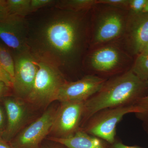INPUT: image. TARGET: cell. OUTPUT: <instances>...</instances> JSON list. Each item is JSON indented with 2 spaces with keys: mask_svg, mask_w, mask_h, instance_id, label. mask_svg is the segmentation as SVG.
<instances>
[{
  "mask_svg": "<svg viewBox=\"0 0 148 148\" xmlns=\"http://www.w3.org/2000/svg\"><path fill=\"white\" fill-rule=\"evenodd\" d=\"M91 10L71 11L53 5L27 16V45L35 60L62 73L84 65L89 48Z\"/></svg>",
  "mask_w": 148,
  "mask_h": 148,
  "instance_id": "1",
  "label": "cell"
},
{
  "mask_svg": "<svg viewBox=\"0 0 148 148\" xmlns=\"http://www.w3.org/2000/svg\"><path fill=\"white\" fill-rule=\"evenodd\" d=\"M147 86L130 69L107 80L100 90L85 102L82 121L85 123L92 115L103 109L135 105L145 95Z\"/></svg>",
  "mask_w": 148,
  "mask_h": 148,
  "instance_id": "2",
  "label": "cell"
},
{
  "mask_svg": "<svg viewBox=\"0 0 148 148\" xmlns=\"http://www.w3.org/2000/svg\"><path fill=\"white\" fill-rule=\"evenodd\" d=\"M102 5L91 13L89 48L92 49L122 39L126 29L128 11Z\"/></svg>",
  "mask_w": 148,
  "mask_h": 148,
  "instance_id": "3",
  "label": "cell"
},
{
  "mask_svg": "<svg viewBox=\"0 0 148 148\" xmlns=\"http://www.w3.org/2000/svg\"><path fill=\"white\" fill-rule=\"evenodd\" d=\"M142 112V109L135 105L103 109L90 117L82 129L112 145L116 141L117 125L123 117L130 113Z\"/></svg>",
  "mask_w": 148,
  "mask_h": 148,
  "instance_id": "4",
  "label": "cell"
},
{
  "mask_svg": "<svg viewBox=\"0 0 148 148\" xmlns=\"http://www.w3.org/2000/svg\"><path fill=\"white\" fill-rule=\"evenodd\" d=\"M37 63L38 69L34 82L25 100L36 106H45L55 101L60 88L67 80L57 68L43 62Z\"/></svg>",
  "mask_w": 148,
  "mask_h": 148,
  "instance_id": "5",
  "label": "cell"
},
{
  "mask_svg": "<svg viewBox=\"0 0 148 148\" xmlns=\"http://www.w3.org/2000/svg\"><path fill=\"white\" fill-rule=\"evenodd\" d=\"M130 56L119 45L111 43L93 49L85 58L92 71L110 75L121 72L128 64Z\"/></svg>",
  "mask_w": 148,
  "mask_h": 148,
  "instance_id": "6",
  "label": "cell"
},
{
  "mask_svg": "<svg viewBox=\"0 0 148 148\" xmlns=\"http://www.w3.org/2000/svg\"><path fill=\"white\" fill-rule=\"evenodd\" d=\"M85 102H61L56 111L50 132L55 138H67L73 136L80 129L84 112Z\"/></svg>",
  "mask_w": 148,
  "mask_h": 148,
  "instance_id": "7",
  "label": "cell"
},
{
  "mask_svg": "<svg viewBox=\"0 0 148 148\" xmlns=\"http://www.w3.org/2000/svg\"><path fill=\"white\" fill-rule=\"evenodd\" d=\"M14 63V75L12 89L19 98L24 100L32 90L38 67L29 50L12 53Z\"/></svg>",
  "mask_w": 148,
  "mask_h": 148,
  "instance_id": "8",
  "label": "cell"
},
{
  "mask_svg": "<svg viewBox=\"0 0 148 148\" xmlns=\"http://www.w3.org/2000/svg\"><path fill=\"white\" fill-rule=\"evenodd\" d=\"M27 18L9 15L0 18V40L12 53L29 50Z\"/></svg>",
  "mask_w": 148,
  "mask_h": 148,
  "instance_id": "9",
  "label": "cell"
},
{
  "mask_svg": "<svg viewBox=\"0 0 148 148\" xmlns=\"http://www.w3.org/2000/svg\"><path fill=\"white\" fill-rule=\"evenodd\" d=\"M56 111L48 109L16 135L10 143L13 148H39L42 140L50 132Z\"/></svg>",
  "mask_w": 148,
  "mask_h": 148,
  "instance_id": "10",
  "label": "cell"
},
{
  "mask_svg": "<svg viewBox=\"0 0 148 148\" xmlns=\"http://www.w3.org/2000/svg\"><path fill=\"white\" fill-rule=\"evenodd\" d=\"M107 79L95 75H87L75 81H66L60 88L55 101L85 102L100 90Z\"/></svg>",
  "mask_w": 148,
  "mask_h": 148,
  "instance_id": "11",
  "label": "cell"
},
{
  "mask_svg": "<svg viewBox=\"0 0 148 148\" xmlns=\"http://www.w3.org/2000/svg\"><path fill=\"white\" fill-rule=\"evenodd\" d=\"M122 39L128 53L136 56L141 53L148 42V13L133 14L129 12Z\"/></svg>",
  "mask_w": 148,
  "mask_h": 148,
  "instance_id": "12",
  "label": "cell"
},
{
  "mask_svg": "<svg viewBox=\"0 0 148 148\" xmlns=\"http://www.w3.org/2000/svg\"><path fill=\"white\" fill-rule=\"evenodd\" d=\"M20 99L7 98L4 101L7 123L1 136L8 142L11 141L16 136L26 119V108Z\"/></svg>",
  "mask_w": 148,
  "mask_h": 148,
  "instance_id": "13",
  "label": "cell"
},
{
  "mask_svg": "<svg viewBox=\"0 0 148 148\" xmlns=\"http://www.w3.org/2000/svg\"><path fill=\"white\" fill-rule=\"evenodd\" d=\"M50 140L66 148H110V146H108L106 141L88 134L82 128L70 138L51 137Z\"/></svg>",
  "mask_w": 148,
  "mask_h": 148,
  "instance_id": "14",
  "label": "cell"
},
{
  "mask_svg": "<svg viewBox=\"0 0 148 148\" xmlns=\"http://www.w3.org/2000/svg\"><path fill=\"white\" fill-rule=\"evenodd\" d=\"M96 5V0H60L54 6L64 10L81 12L90 10Z\"/></svg>",
  "mask_w": 148,
  "mask_h": 148,
  "instance_id": "15",
  "label": "cell"
},
{
  "mask_svg": "<svg viewBox=\"0 0 148 148\" xmlns=\"http://www.w3.org/2000/svg\"><path fill=\"white\" fill-rule=\"evenodd\" d=\"M9 15L26 18L30 12L31 0H7Z\"/></svg>",
  "mask_w": 148,
  "mask_h": 148,
  "instance_id": "16",
  "label": "cell"
},
{
  "mask_svg": "<svg viewBox=\"0 0 148 148\" xmlns=\"http://www.w3.org/2000/svg\"><path fill=\"white\" fill-rule=\"evenodd\" d=\"M130 70L143 81L148 80V53H142L137 55Z\"/></svg>",
  "mask_w": 148,
  "mask_h": 148,
  "instance_id": "17",
  "label": "cell"
},
{
  "mask_svg": "<svg viewBox=\"0 0 148 148\" xmlns=\"http://www.w3.org/2000/svg\"><path fill=\"white\" fill-rule=\"evenodd\" d=\"M0 66L8 72L13 79L14 75V63L10 50L0 42Z\"/></svg>",
  "mask_w": 148,
  "mask_h": 148,
  "instance_id": "18",
  "label": "cell"
},
{
  "mask_svg": "<svg viewBox=\"0 0 148 148\" xmlns=\"http://www.w3.org/2000/svg\"><path fill=\"white\" fill-rule=\"evenodd\" d=\"M129 0H96L97 4L103 5L112 7L129 10Z\"/></svg>",
  "mask_w": 148,
  "mask_h": 148,
  "instance_id": "19",
  "label": "cell"
},
{
  "mask_svg": "<svg viewBox=\"0 0 148 148\" xmlns=\"http://www.w3.org/2000/svg\"><path fill=\"white\" fill-rule=\"evenodd\" d=\"M56 1L55 0H31V14L34 13L42 9L54 5Z\"/></svg>",
  "mask_w": 148,
  "mask_h": 148,
  "instance_id": "20",
  "label": "cell"
},
{
  "mask_svg": "<svg viewBox=\"0 0 148 148\" xmlns=\"http://www.w3.org/2000/svg\"><path fill=\"white\" fill-rule=\"evenodd\" d=\"M147 0H129V10L130 13H142Z\"/></svg>",
  "mask_w": 148,
  "mask_h": 148,
  "instance_id": "21",
  "label": "cell"
},
{
  "mask_svg": "<svg viewBox=\"0 0 148 148\" xmlns=\"http://www.w3.org/2000/svg\"><path fill=\"white\" fill-rule=\"evenodd\" d=\"M148 85V80L147 81ZM143 110L141 114H136L138 116H145L148 115V94L140 98L135 104Z\"/></svg>",
  "mask_w": 148,
  "mask_h": 148,
  "instance_id": "22",
  "label": "cell"
},
{
  "mask_svg": "<svg viewBox=\"0 0 148 148\" xmlns=\"http://www.w3.org/2000/svg\"><path fill=\"white\" fill-rule=\"evenodd\" d=\"M0 82H2L10 88H12L13 79L9 73L0 66Z\"/></svg>",
  "mask_w": 148,
  "mask_h": 148,
  "instance_id": "23",
  "label": "cell"
},
{
  "mask_svg": "<svg viewBox=\"0 0 148 148\" xmlns=\"http://www.w3.org/2000/svg\"><path fill=\"white\" fill-rule=\"evenodd\" d=\"M9 15L7 0H0V18Z\"/></svg>",
  "mask_w": 148,
  "mask_h": 148,
  "instance_id": "24",
  "label": "cell"
},
{
  "mask_svg": "<svg viewBox=\"0 0 148 148\" xmlns=\"http://www.w3.org/2000/svg\"><path fill=\"white\" fill-rule=\"evenodd\" d=\"M5 116L2 108L0 107V135H1L5 129Z\"/></svg>",
  "mask_w": 148,
  "mask_h": 148,
  "instance_id": "25",
  "label": "cell"
},
{
  "mask_svg": "<svg viewBox=\"0 0 148 148\" xmlns=\"http://www.w3.org/2000/svg\"><path fill=\"white\" fill-rule=\"evenodd\" d=\"M110 148H144L137 146H127L124 145L121 142L116 141L110 145Z\"/></svg>",
  "mask_w": 148,
  "mask_h": 148,
  "instance_id": "26",
  "label": "cell"
},
{
  "mask_svg": "<svg viewBox=\"0 0 148 148\" xmlns=\"http://www.w3.org/2000/svg\"><path fill=\"white\" fill-rule=\"evenodd\" d=\"M10 88L8 87L4 83L0 82V100L8 94Z\"/></svg>",
  "mask_w": 148,
  "mask_h": 148,
  "instance_id": "27",
  "label": "cell"
},
{
  "mask_svg": "<svg viewBox=\"0 0 148 148\" xmlns=\"http://www.w3.org/2000/svg\"><path fill=\"white\" fill-rule=\"evenodd\" d=\"M0 148H13L9 142L4 139L0 135Z\"/></svg>",
  "mask_w": 148,
  "mask_h": 148,
  "instance_id": "28",
  "label": "cell"
},
{
  "mask_svg": "<svg viewBox=\"0 0 148 148\" xmlns=\"http://www.w3.org/2000/svg\"><path fill=\"white\" fill-rule=\"evenodd\" d=\"M143 121L144 127L148 134V115L145 116H138Z\"/></svg>",
  "mask_w": 148,
  "mask_h": 148,
  "instance_id": "29",
  "label": "cell"
},
{
  "mask_svg": "<svg viewBox=\"0 0 148 148\" xmlns=\"http://www.w3.org/2000/svg\"><path fill=\"white\" fill-rule=\"evenodd\" d=\"M143 13H148V0H147L145 7L143 9Z\"/></svg>",
  "mask_w": 148,
  "mask_h": 148,
  "instance_id": "30",
  "label": "cell"
},
{
  "mask_svg": "<svg viewBox=\"0 0 148 148\" xmlns=\"http://www.w3.org/2000/svg\"><path fill=\"white\" fill-rule=\"evenodd\" d=\"M142 52H143V53H148V42L146 44L145 46V47L143 49V51H142ZM141 52V53H142Z\"/></svg>",
  "mask_w": 148,
  "mask_h": 148,
  "instance_id": "31",
  "label": "cell"
},
{
  "mask_svg": "<svg viewBox=\"0 0 148 148\" xmlns=\"http://www.w3.org/2000/svg\"><path fill=\"white\" fill-rule=\"evenodd\" d=\"M66 148V147H46V148Z\"/></svg>",
  "mask_w": 148,
  "mask_h": 148,
  "instance_id": "32",
  "label": "cell"
}]
</instances>
